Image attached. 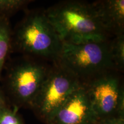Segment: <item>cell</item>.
<instances>
[{"label": "cell", "instance_id": "1", "mask_svg": "<svg viewBox=\"0 0 124 124\" xmlns=\"http://www.w3.org/2000/svg\"><path fill=\"white\" fill-rule=\"evenodd\" d=\"M45 12L62 42L80 43L111 38L102 28L92 2L62 0Z\"/></svg>", "mask_w": 124, "mask_h": 124}, {"label": "cell", "instance_id": "2", "mask_svg": "<svg viewBox=\"0 0 124 124\" xmlns=\"http://www.w3.org/2000/svg\"><path fill=\"white\" fill-rule=\"evenodd\" d=\"M12 31V53L50 63L58 61L62 41L47 17L45 9H27Z\"/></svg>", "mask_w": 124, "mask_h": 124}, {"label": "cell", "instance_id": "3", "mask_svg": "<svg viewBox=\"0 0 124 124\" xmlns=\"http://www.w3.org/2000/svg\"><path fill=\"white\" fill-rule=\"evenodd\" d=\"M53 63L21 55L6 64L2 88L14 108L30 107Z\"/></svg>", "mask_w": 124, "mask_h": 124}, {"label": "cell", "instance_id": "4", "mask_svg": "<svg viewBox=\"0 0 124 124\" xmlns=\"http://www.w3.org/2000/svg\"><path fill=\"white\" fill-rule=\"evenodd\" d=\"M110 39L80 43L62 42L56 62L70 71L81 83L115 71L109 54Z\"/></svg>", "mask_w": 124, "mask_h": 124}, {"label": "cell", "instance_id": "5", "mask_svg": "<svg viewBox=\"0 0 124 124\" xmlns=\"http://www.w3.org/2000/svg\"><path fill=\"white\" fill-rule=\"evenodd\" d=\"M81 84L70 71L57 62L53 63L30 108L46 122Z\"/></svg>", "mask_w": 124, "mask_h": 124}, {"label": "cell", "instance_id": "6", "mask_svg": "<svg viewBox=\"0 0 124 124\" xmlns=\"http://www.w3.org/2000/svg\"><path fill=\"white\" fill-rule=\"evenodd\" d=\"M120 73L109 71L82 83L91 107L98 119L111 116L115 113L122 85L120 84Z\"/></svg>", "mask_w": 124, "mask_h": 124}, {"label": "cell", "instance_id": "7", "mask_svg": "<svg viewBox=\"0 0 124 124\" xmlns=\"http://www.w3.org/2000/svg\"><path fill=\"white\" fill-rule=\"evenodd\" d=\"M99 120L93 111L83 84L75 90L46 123L95 124Z\"/></svg>", "mask_w": 124, "mask_h": 124}, {"label": "cell", "instance_id": "8", "mask_svg": "<svg viewBox=\"0 0 124 124\" xmlns=\"http://www.w3.org/2000/svg\"><path fill=\"white\" fill-rule=\"evenodd\" d=\"M104 31L110 38L124 34V0L92 2Z\"/></svg>", "mask_w": 124, "mask_h": 124}, {"label": "cell", "instance_id": "9", "mask_svg": "<svg viewBox=\"0 0 124 124\" xmlns=\"http://www.w3.org/2000/svg\"><path fill=\"white\" fill-rule=\"evenodd\" d=\"M12 31L9 18H0V80L9 55L12 53Z\"/></svg>", "mask_w": 124, "mask_h": 124}, {"label": "cell", "instance_id": "10", "mask_svg": "<svg viewBox=\"0 0 124 124\" xmlns=\"http://www.w3.org/2000/svg\"><path fill=\"white\" fill-rule=\"evenodd\" d=\"M109 54L113 69L119 73L124 70V34L111 38L109 41Z\"/></svg>", "mask_w": 124, "mask_h": 124}, {"label": "cell", "instance_id": "11", "mask_svg": "<svg viewBox=\"0 0 124 124\" xmlns=\"http://www.w3.org/2000/svg\"><path fill=\"white\" fill-rule=\"evenodd\" d=\"M31 0H0V18H9L21 11L28 9Z\"/></svg>", "mask_w": 124, "mask_h": 124}, {"label": "cell", "instance_id": "12", "mask_svg": "<svg viewBox=\"0 0 124 124\" xmlns=\"http://www.w3.org/2000/svg\"><path fill=\"white\" fill-rule=\"evenodd\" d=\"M18 109L10 105L0 108V124H24L18 114Z\"/></svg>", "mask_w": 124, "mask_h": 124}, {"label": "cell", "instance_id": "13", "mask_svg": "<svg viewBox=\"0 0 124 124\" xmlns=\"http://www.w3.org/2000/svg\"><path fill=\"white\" fill-rule=\"evenodd\" d=\"M115 113L117 116L124 118V89L122 85L120 88Z\"/></svg>", "mask_w": 124, "mask_h": 124}, {"label": "cell", "instance_id": "14", "mask_svg": "<svg viewBox=\"0 0 124 124\" xmlns=\"http://www.w3.org/2000/svg\"><path fill=\"white\" fill-rule=\"evenodd\" d=\"M95 124H124V118L111 116L100 119Z\"/></svg>", "mask_w": 124, "mask_h": 124}, {"label": "cell", "instance_id": "15", "mask_svg": "<svg viewBox=\"0 0 124 124\" xmlns=\"http://www.w3.org/2000/svg\"><path fill=\"white\" fill-rule=\"evenodd\" d=\"M9 102L2 87L0 86V108L9 105Z\"/></svg>", "mask_w": 124, "mask_h": 124}]
</instances>
